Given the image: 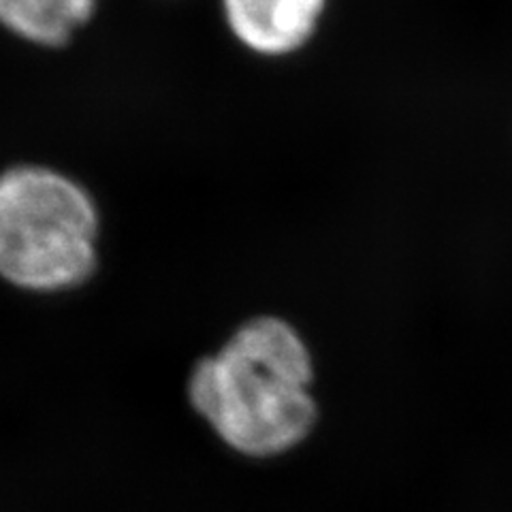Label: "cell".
<instances>
[{"mask_svg": "<svg viewBox=\"0 0 512 512\" xmlns=\"http://www.w3.org/2000/svg\"><path fill=\"white\" fill-rule=\"evenodd\" d=\"M329 0H220L233 41L259 58L299 54L316 37Z\"/></svg>", "mask_w": 512, "mask_h": 512, "instance_id": "cell-3", "label": "cell"}, {"mask_svg": "<svg viewBox=\"0 0 512 512\" xmlns=\"http://www.w3.org/2000/svg\"><path fill=\"white\" fill-rule=\"evenodd\" d=\"M99 218L82 188L45 169L0 178V276L24 291L54 293L96 267Z\"/></svg>", "mask_w": 512, "mask_h": 512, "instance_id": "cell-2", "label": "cell"}, {"mask_svg": "<svg viewBox=\"0 0 512 512\" xmlns=\"http://www.w3.org/2000/svg\"><path fill=\"white\" fill-rule=\"evenodd\" d=\"M92 7L94 0H0V22L35 43L60 45L90 18Z\"/></svg>", "mask_w": 512, "mask_h": 512, "instance_id": "cell-4", "label": "cell"}, {"mask_svg": "<svg viewBox=\"0 0 512 512\" xmlns=\"http://www.w3.org/2000/svg\"><path fill=\"white\" fill-rule=\"evenodd\" d=\"M316 365L303 333L278 314L239 323L188 376V402L239 457L276 459L314 434Z\"/></svg>", "mask_w": 512, "mask_h": 512, "instance_id": "cell-1", "label": "cell"}]
</instances>
